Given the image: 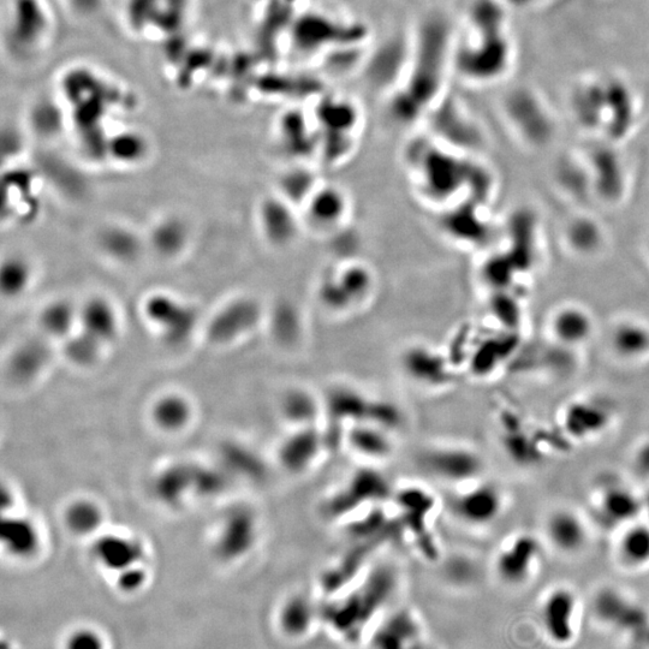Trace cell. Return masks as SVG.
Returning a JSON list of instances; mask_svg holds the SVG:
<instances>
[{"label":"cell","mask_w":649,"mask_h":649,"mask_svg":"<svg viewBox=\"0 0 649 649\" xmlns=\"http://www.w3.org/2000/svg\"><path fill=\"white\" fill-rule=\"evenodd\" d=\"M145 323L169 347H182L200 326L198 309L182 297L166 290H154L141 301Z\"/></svg>","instance_id":"obj_6"},{"label":"cell","mask_w":649,"mask_h":649,"mask_svg":"<svg viewBox=\"0 0 649 649\" xmlns=\"http://www.w3.org/2000/svg\"><path fill=\"white\" fill-rule=\"evenodd\" d=\"M545 532L552 546L568 555L585 549L587 545V525L573 510L553 511L546 520Z\"/></svg>","instance_id":"obj_30"},{"label":"cell","mask_w":649,"mask_h":649,"mask_svg":"<svg viewBox=\"0 0 649 649\" xmlns=\"http://www.w3.org/2000/svg\"><path fill=\"white\" fill-rule=\"evenodd\" d=\"M374 281L367 267L360 265L345 266L336 271L321 285V297L332 311L345 312L368 300L372 294Z\"/></svg>","instance_id":"obj_18"},{"label":"cell","mask_w":649,"mask_h":649,"mask_svg":"<svg viewBox=\"0 0 649 649\" xmlns=\"http://www.w3.org/2000/svg\"><path fill=\"white\" fill-rule=\"evenodd\" d=\"M37 320L41 336L63 343L79 329V303L67 297L50 299L40 307Z\"/></svg>","instance_id":"obj_29"},{"label":"cell","mask_w":649,"mask_h":649,"mask_svg":"<svg viewBox=\"0 0 649 649\" xmlns=\"http://www.w3.org/2000/svg\"><path fill=\"white\" fill-rule=\"evenodd\" d=\"M416 463L422 473L455 490L480 481L485 472L479 452L456 443L427 445L419 451Z\"/></svg>","instance_id":"obj_7"},{"label":"cell","mask_w":649,"mask_h":649,"mask_svg":"<svg viewBox=\"0 0 649 649\" xmlns=\"http://www.w3.org/2000/svg\"><path fill=\"white\" fill-rule=\"evenodd\" d=\"M64 523L80 538L94 537L104 523V511L91 499H77L64 511Z\"/></svg>","instance_id":"obj_39"},{"label":"cell","mask_w":649,"mask_h":649,"mask_svg":"<svg viewBox=\"0 0 649 649\" xmlns=\"http://www.w3.org/2000/svg\"><path fill=\"white\" fill-rule=\"evenodd\" d=\"M329 450L323 426L295 428L278 443L276 463L285 474L301 478L311 473Z\"/></svg>","instance_id":"obj_13"},{"label":"cell","mask_w":649,"mask_h":649,"mask_svg":"<svg viewBox=\"0 0 649 649\" xmlns=\"http://www.w3.org/2000/svg\"><path fill=\"white\" fill-rule=\"evenodd\" d=\"M145 237L147 250L160 260L175 261L189 249L193 231L181 214L168 213L153 222Z\"/></svg>","instance_id":"obj_22"},{"label":"cell","mask_w":649,"mask_h":649,"mask_svg":"<svg viewBox=\"0 0 649 649\" xmlns=\"http://www.w3.org/2000/svg\"><path fill=\"white\" fill-rule=\"evenodd\" d=\"M401 368L408 380L425 390H444L454 383L452 362L425 345L403 351Z\"/></svg>","instance_id":"obj_19"},{"label":"cell","mask_w":649,"mask_h":649,"mask_svg":"<svg viewBox=\"0 0 649 649\" xmlns=\"http://www.w3.org/2000/svg\"><path fill=\"white\" fill-rule=\"evenodd\" d=\"M595 612L601 621L631 636L636 646L649 649V617L637 606L613 589H604L595 598Z\"/></svg>","instance_id":"obj_16"},{"label":"cell","mask_w":649,"mask_h":649,"mask_svg":"<svg viewBox=\"0 0 649 649\" xmlns=\"http://www.w3.org/2000/svg\"><path fill=\"white\" fill-rule=\"evenodd\" d=\"M303 224L321 234L335 232L348 219V195L331 184H319L301 208Z\"/></svg>","instance_id":"obj_21"},{"label":"cell","mask_w":649,"mask_h":649,"mask_svg":"<svg viewBox=\"0 0 649 649\" xmlns=\"http://www.w3.org/2000/svg\"><path fill=\"white\" fill-rule=\"evenodd\" d=\"M293 40L302 55H329L335 47L359 45L366 38L365 28L339 23L338 19L323 13L308 11L297 16Z\"/></svg>","instance_id":"obj_9"},{"label":"cell","mask_w":649,"mask_h":649,"mask_svg":"<svg viewBox=\"0 0 649 649\" xmlns=\"http://www.w3.org/2000/svg\"><path fill=\"white\" fill-rule=\"evenodd\" d=\"M634 466L637 473L645 476V478H649V440L637 448L634 457Z\"/></svg>","instance_id":"obj_48"},{"label":"cell","mask_w":649,"mask_h":649,"mask_svg":"<svg viewBox=\"0 0 649 649\" xmlns=\"http://www.w3.org/2000/svg\"><path fill=\"white\" fill-rule=\"evenodd\" d=\"M2 545L13 558L27 559L37 555L41 537L37 525L31 518L9 515L2 525Z\"/></svg>","instance_id":"obj_32"},{"label":"cell","mask_w":649,"mask_h":649,"mask_svg":"<svg viewBox=\"0 0 649 649\" xmlns=\"http://www.w3.org/2000/svg\"><path fill=\"white\" fill-rule=\"evenodd\" d=\"M568 240L576 252L589 254L597 252L603 243V234L593 220L579 219L569 226Z\"/></svg>","instance_id":"obj_46"},{"label":"cell","mask_w":649,"mask_h":649,"mask_svg":"<svg viewBox=\"0 0 649 649\" xmlns=\"http://www.w3.org/2000/svg\"><path fill=\"white\" fill-rule=\"evenodd\" d=\"M260 533V516L253 506H231L220 518L214 550L224 561H240L258 545Z\"/></svg>","instance_id":"obj_11"},{"label":"cell","mask_w":649,"mask_h":649,"mask_svg":"<svg viewBox=\"0 0 649 649\" xmlns=\"http://www.w3.org/2000/svg\"><path fill=\"white\" fill-rule=\"evenodd\" d=\"M279 415L288 430L323 426L325 409L323 396L307 386L295 385L284 391L279 400Z\"/></svg>","instance_id":"obj_24"},{"label":"cell","mask_w":649,"mask_h":649,"mask_svg":"<svg viewBox=\"0 0 649 649\" xmlns=\"http://www.w3.org/2000/svg\"><path fill=\"white\" fill-rule=\"evenodd\" d=\"M618 553L628 567L641 568L649 564V526L636 523L625 529L619 539Z\"/></svg>","instance_id":"obj_43"},{"label":"cell","mask_w":649,"mask_h":649,"mask_svg":"<svg viewBox=\"0 0 649 649\" xmlns=\"http://www.w3.org/2000/svg\"><path fill=\"white\" fill-rule=\"evenodd\" d=\"M35 267L27 256L14 253L4 258L0 265V291L5 300L22 299L32 289Z\"/></svg>","instance_id":"obj_33"},{"label":"cell","mask_w":649,"mask_h":649,"mask_svg":"<svg viewBox=\"0 0 649 649\" xmlns=\"http://www.w3.org/2000/svg\"><path fill=\"white\" fill-rule=\"evenodd\" d=\"M318 178L305 166L297 164L279 178L277 193L296 208H302L319 187Z\"/></svg>","instance_id":"obj_42"},{"label":"cell","mask_w":649,"mask_h":649,"mask_svg":"<svg viewBox=\"0 0 649 649\" xmlns=\"http://www.w3.org/2000/svg\"><path fill=\"white\" fill-rule=\"evenodd\" d=\"M122 321L115 301L103 294L86 297L79 303V330L109 347L121 332Z\"/></svg>","instance_id":"obj_23"},{"label":"cell","mask_w":649,"mask_h":649,"mask_svg":"<svg viewBox=\"0 0 649 649\" xmlns=\"http://www.w3.org/2000/svg\"><path fill=\"white\" fill-rule=\"evenodd\" d=\"M539 553L538 540L532 535L522 534L511 539L496 558L500 579L512 585L526 581L538 561Z\"/></svg>","instance_id":"obj_26"},{"label":"cell","mask_w":649,"mask_h":649,"mask_svg":"<svg viewBox=\"0 0 649 649\" xmlns=\"http://www.w3.org/2000/svg\"><path fill=\"white\" fill-rule=\"evenodd\" d=\"M64 649H106L103 636L93 629L81 628L71 633L64 643Z\"/></svg>","instance_id":"obj_47"},{"label":"cell","mask_w":649,"mask_h":649,"mask_svg":"<svg viewBox=\"0 0 649 649\" xmlns=\"http://www.w3.org/2000/svg\"><path fill=\"white\" fill-rule=\"evenodd\" d=\"M412 55V34L396 35L366 58V74L381 91L392 92L401 85Z\"/></svg>","instance_id":"obj_17"},{"label":"cell","mask_w":649,"mask_h":649,"mask_svg":"<svg viewBox=\"0 0 649 649\" xmlns=\"http://www.w3.org/2000/svg\"><path fill=\"white\" fill-rule=\"evenodd\" d=\"M62 344L65 357L80 367L95 365L106 349L97 339L79 329Z\"/></svg>","instance_id":"obj_44"},{"label":"cell","mask_w":649,"mask_h":649,"mask_svg":"<svg viewBox=\"0 0 649 649\" xmlns=\"http://www.w3.org/2000/svg\"><path fill=\"white\" fill-rule=\"evenodd\" d=\"M49 339L43 336L28 339L17 347L10 356V372L17 379L31 380L43 371L50 361Z\"/></svg>","instance_id":"obj_34"},{"label":"cell","mask_w":649,"mask_h":649,"mask_svg":"<svg viewBox=\"0 0 649 649\" xmlns=\"http://www.w3.org/2000/svg\"><path fill=\"white\" fill-rule=\"evenodd\" d=\"M450 511L468 527L482 528L498 520L504 509V494L491 482L476 481L456 488L450 499Z\"/></svg>","instance_id":"obj_14"},{"label":"cell","mask_w":649,"mask_h":649,"mask_svg":"<svg viewBox=\"0 0 649 649\" xmlns=\"http://www.w3.org/2000/svg\"><path fill=\"white\" fill-rule=\"evenodd\" d=\"M93 556L104 569L121 573L140 565L145 557V550L135 538L122 534H105L95 538Z\"/></svg>","instance_id":"obj_28"},{"label":"cell","mask_w":649,"mask_h":649,"mask_svg":"<svg viewBox=\"0 0 649 649\" xmlns=\"http://www.w3.org/2000/svg\"><path fill=\"white\" fill-rule=\"evenodd\" d=\"M148 153L150 145L139 133H122L106 141V158L125 168L144 163Z\"/></svg>","instance_id":"obj_40"},{"label":"cell","mask_w":649,"mask_h":649,"mask_svg":"<svg viewBox=\"0 0 649 649\" xmlns=\"http://www.w3.org/2000/svg\"><path fill=\"white\" fill-rule=\"evenodd\" d=\"M394 434L371 424L354 425L345 431L344 445L367 464H377L395 455Z\"/></svg>","instance_id":"obj_27"},{"label":"cell","mask_w":649,"mask_h":649,"mask_svg":"<svg viewBox=\"0 0 649 649\" xmlns=\"http://www.w3.org/2000/svg\"><path fill=\"white\" fill-rule=\"evenodd\" d=\"M395 488L377 466L355 469L343 484L336 488L321 505L326 521L348 522L369 509L377 508L394 497Z\"/></svg>","instance_id":"obj_4"},{"label":"cell","mask_w":649,"mask_h":649,"mask_svg":"<svg viewBox=\"0 0 649 649\" xmlns=\"http://www.w3.org/2000/svg\"><path fill=\"white\" fill-rule=\"evenodd\" d=\"M510 34L509 5L504 0H473L466 35L456 38L454 70L474 85H491L510 74L515 62Z\"/></svg>","instance_id":"obj_2"},{"label":"cell","mask_w":649,"mask_h":649,"mask_svg":"<svg viewBox=\"0 0 649 649\" xmlns=\"http://www.w3.org/2000/svg\"><path fill=\"white\" fill-rule=\"evenodd\" d=\"M273 341L285 350H294L303 342V325L295 308L288 305H277L266 313V321Z\"/></svg>","instance_id":"obj_36"},{"label":"cell","mask_w":649,"mask_h":649,"mask_svg":"<svg viewBox=\"0 0 649 649\" xmlns=\"http://www.w3.org/2000/svg\"><path fill=\"white\" fill-rule=\"evenodd\" d=\"M195 487V468L176 464L166 468L156 479L157 496L163 503L175 505L182 502L184 494Z\"/></svg>","instance_id":"obj_41"},{"label":"cell","mask_w":649,"mask_h":649,"mask_svg":"<svg viewBox=\"0 0 649 649\" xmlns=\"http://www.w3.org/2000/svg\"><path fill=\"white\" fill-rule=\"evenodd\" d=\"M571 109L587 129H606L615 138L633 127L639 104L625 77L613 73L583 76L571 92Z\"/></svg>","instance_id":"obj_3"},{"label":"cell","mask_w":649,"mask_h":649,"mask_svg":"<svg viewBox=\"0 0 649 649\" xmlns=\"http://www.w3.org/2000/svg\"><path fill=\"white\" fill-rule=\"evenodd\" d=\"M611 348L622 359H642L649 353L648 327L637 321H623L612 331Z\"/></svg>","instance_id":"obj_38"},{"label":"cell","mask_w":649,"mask_h":649,"mask_svg":"<svg viewBox=\"0 0 649 649\" xmlns=\"http://www.w3.org/2000/svg\"><path fill=\"white\" fill-rule=\"evenodd\" d=\"M98 248L107 260L117 265L138 263L147 250L146 237L124 224H109L98 232Z\"/></svg>","instance_id":"obj_25"},{"label":"cell","mask_w":649,"mask_h":649,"mask_svg":"<svg viewBox=\"0 0 649 649\" xmlns=\"http://www.w3.org/2000/svg\"><path fill=\"white\" fill-rule=\"evenodd\" d=\"M431 127V136L451 150L466 151L478 146L481 132L472 117L468 115L461 101L449 92L426 116Z\"/></svg>","instance_id":"obj_12"},{"label":"cell","mask_w":649,"mask_h":649,"mask_svg":"<svg viewBox=\"0 0 649 649\" xmlns=\"http://www.w3.org/2000/svg\"><path fill=\"white\" fill-rule=\"evenodd\" d=\"M575 595L567 588H558L547 595L543 622L550 639L564 645L574 636Z\"/></svg>","instance_id":"obj_31"},{"label":"cell","mask_w":649,"mask_h":649,"mask_svg":"<svg viewBox=\"0 0 649 649\" xmlns=\"http://www.w3.org/2000/svg\"><path fill=\"white\" fill-rule=\"evenodd\" d=\"M553 335L564 345L576 347L588 341L593 332L591 315L579 307L559 309L552 320Z\"/></svg>","instance_id":"obj_35"},{"label":"cell","mask_w":649,"mask_h":649,"mask_svg":"<svg viewBox=\"0 0 649 649\" xmlns=\"http://www.w3.org/2000/svg\"><path fill=\"white\" fill-rule=\"evenodd\" d=\"M412 150L420 156L413 154L410 165L418 172L420 192L426 198L434 201L433 204H444L451 196L456 194L458 188L463 186V178L468 171L466 166L449 153L446 147L437 140H418L413 142Z\"/></svg>","instance_id":"obj_5"},{"label":"cell","mask_w":649,"mask_h":649,"mask_svg":"<svg viewBox=\"0 0 649 649\" xmlns=\"http://www.w3.org/2000/svg\"><path fill=\"white\" fill-rule=\"evenodd\" d=\"M266 309L256 297L240 294L216 308L205 323V337L213 347H231L252 336L266 321Z\"/></svg>","instance_id":"obj_8"},{"label":"cell","mask_w":649,"mask_h":649,"mask_svg":"<svg viewBox=\"0 0 649 649\" xmlns=\"http://www.w3.org/2000/svg\"><path fill=\"white\" fill-rule=\"evenodd\" d=\"M503 111L511 127L531 144H546L555 133L550 107L534 88L518 86L512 89L505 95Z\"/></svg>","instance_id":"obj_10"},{"label":"cell","mask_w":649,"mask_h":649,"mask_svg":"<svg viewBox=\"0 0 649 649\" xmlns=\"http://www.w3.org/2000/svg\"><path fill=\"white\" fill-rule=\"evenodd\" d=\"M601 510L607 520L621 523L636 516L640 510V503L633 493L616 487L604 494L603 500H601Z\"/></svg>","instance_id":"obj_45"},{"label":"cell","mask_w":649,"mask_h":649,"mask_svg":"<svg viewBox=\"0 0 649 649\" xmlns=\"http://www.w3.org/2000/svg\"><path fill=\"white\" fill-rule=\"evenodd\" d=\"M396 505L397 521L402 531L420 540V546L432 545L430 521L436 508V499L433 494L418 486L402 487L395 490L392 497Z\"/></svg>","instance_id":"obj_20"},{"label":"cell","mask_w":649,"mask_h":649,"mask_svg":"<svg viewBox=\"0 0 649 649\" xmlns=\"http://www.w3.org/2000/svg\"><path fill=\"white\" fill-rule=\"evenodd\" d=\"M456 35L449 19L431 14L412 33V55L406 75L390 97L391 117L410 124L426 118L446 91L454 70Z\"/></svg>","instance_id":"obj_1"},{"label":"cell","mask_w":649,"mask_h":649,"mask_svg":"<svg viewBox=\"0 0 649 649\" xmlns=\"http://www.w3.org/2000/svg\"><path fill=\"white\" fill-rule=\"evenodd\" d=\"M151 416L153 424L164 432H180L193 419V407L180 395H165L153 403Z\"/></svg>","instance_id":"obj_37"},{"label":"cell","mask_w":649,"mask_h":649,"mask_svg":"<svg viewBox=\"0 0 649 649\" xmlns=\"http://www.w3.org/2000/svg\"><path fill=\"white\" fill-rule=\"evenodd\" d=\"M256 223L264 241L272 248L284 249L297 241L303 224L299 208L278 193L266 196L256 211Z\"/></svg>","instance_id":"obj_15"}]
</instances>
